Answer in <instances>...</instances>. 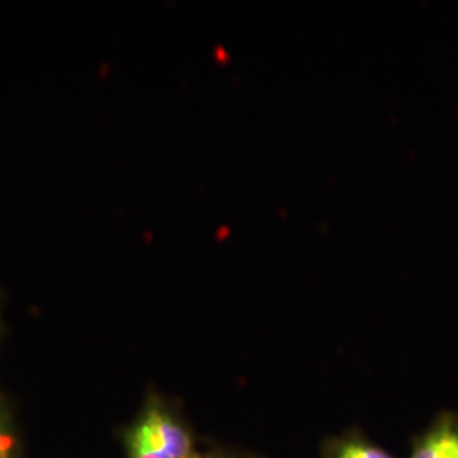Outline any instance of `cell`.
<instances>
[{
	"mask_svg": "<svg viewBox=\"0 0 458 458\" xmlns=\"http://www.w3.org/2000/svg\"><path fill=\"white\" fill-rule=\"evenodd\" d=\"M410 458H458V414L442 412L414 438Z\"/></svg>",
	"mask_w": 458,
	"mask_h": 458,
	"instance_id": "2",
	"label": "cell"
},
{
	"mask_svg": "<svg viewBox=\"0 0 458 458\" xmlns=\"http://www.w3.org/2000/svg\"><path fill=\"white\" fill-rule=\"evenodd\" d=\"M323 458H394L360 433H348L344 437L331 438L323 446Z\"/></svg>",
	"mask_w": 458,
	"mask_h": 458,
	"instance_id": "3",
	"label": "cell"
},
{
	"mask_svg": "<svg viewBox=\"0 0 458 458\" xmlns=\"http://www.w3.org/2000/svg\"><path fill=\"white\" fill-rule=\"evenodd\" d=\"M204 458H253V457H246V455H236V454H225V452H217V454H209V455H204Z\"/></svg>",
	"mask_w": 458,
	"mask_h": 458,
	"instance_id": "5",
	"label": "cell"
},
{
	"mask_svg": "<svg viewBox=\"0 0 458 458\" xmlns=\"http://www.w3.org/2000/svg\"><path fill=\"white\" fill-rule=\"evenodd\" d=\"M128 458H204L191 429L157 395H149L124 433Z\"/></svg>",
	"mask_w": 458,
	"mask_h": 458,
	"instance_id": "1",
	"label": "cell"
},
{
	"mask_svg": "<svg viewBox=\"0 0 458 458\" xmlns=\"http://www.w3.org/2000/svg\"><path fill=\"white\" fill-rule=\"evenodd\" d=\"M0 458H21V442L5 403L0 399Z\"/></svg>",
	"mask_w": 458,
	"mask_h": 458,
	"instance_id": "4",
	"label": "cell"
}]
</instances>
